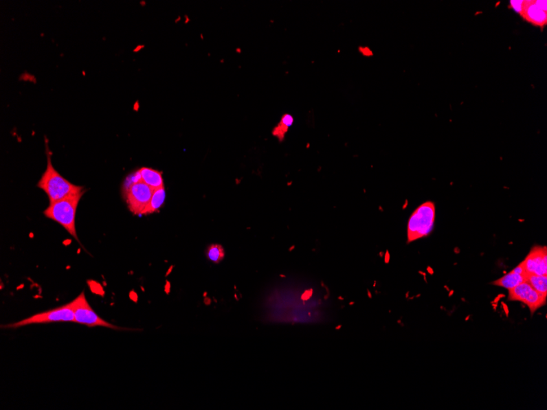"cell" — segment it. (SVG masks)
I'll use <instances>...</instances> for the list:
<instances>
[{"label": "cell", "mask_w": 547, "mask_h": 410, "mask_svg": "<svg viewBox=\"0 0 547 410\" xmlns=\"http://www.w3.org/2000/svg\"><path fill=\"white\" fill-rule=\"evenodd\" d=\"M525 273L537 275H547L546 247H534L526 259L520 263Z\"/></svg>", "instance_id": "cell-8"}, {"label": "cell", "mask_w": 547, "mask_h": 410, "mask_svg": "<svg viewBox=\"0 0 547 410\" xmlns=\"http://www.w3.org/2000/svg\"><path fill=\"white\" fill-rule=\"evenodd\" d=\"M525 279H526L527 283L537 293L547 296V275L525 273Z\"/></svg>", "instance_id": "cell-12"}, {"label": "cell", "mask_w": 547, "mask_h": 410, "mask_svg": "<svg viewBox=\"0 0 547 410\" xmlns=\"http://www.w3.org/2000/svg\"><path fill=\"white\" fill-rule=\"evenodd\" d=\"M37 186L45 191L49 196L50 203L58 202L84 193L82 186L74 185L54 169L51 153L48 150H47V168Z\"/></svg>", "instance_id": "cell-1"}, {"label": "cell", "mask_w": 547, "mask_h": 410, "mask_svg": "<svg viewBox=\"0 0 547 410\" xmlns=\"http://www.w3.org/2000/svg\"><path fill=\"white\" fill-rule=\"evenodd\" d=\"M75 323V315L72 310L70 303L65 306L58 307L53 310L45 311V312L38 313L21 320L19 322L8 324L3 326L4 328H19L32 324H47L54 323Z\"/></svg>", "instance_id": "cell-4"}, {"label": "cell", "mask_w": 547, "mask_h": 410, "mask_svg": "<svg viewBox=\"0 0 547 410\" xmlns=\"http://www.w3.org/2000/svg\"><path fill=\"white\" fill-rule=\"evenodd\" d=\"M519 14L528 23L544 28L547 23L546 1H522Z\"/></svg>", "instance_id": "cell-9"}, {"label": "cell", "mask_w": 547, "mask_h": 410, "mask_svg": "<svg viewBox=\"0 0 547 410\" xmlns=\"http://www.w3.org/2000/svg\"><path fill=\"white\" fill-rule=\"evenodd\" d=\"M153 190L142 181L132 183L126 187L125 196L130 211L135 215H144L150 203Z\"/></svg>", "instance_id": "cell-6"}, {"label": "cell", "mask_w": 547, "mask_h": 410, "mask_svg": "<svg viewBox=\"0 0 547 410\" xmlns=\"http://www.w3.org/2000/svg\"><path fill=\"white\" fill-rule=\"evenodd\" d=\"M547 296L537 293L527 282L509 289V300L520 301L526 305L532 314L546 305Z\"/></svg>", "instance_id": "cell-7"}, {"label": "cell", "mask_w": 547, "mask_h": 410, "mask_svg": "<svg viewBox=\"0 0 547 410\" xmlns=\"http://www.w3.org/2000/svg\"><path fill=\"white\" fill-rule=\"evenodd\" d=\"M139 172L141 176V181L146 183V185L152 187L153 190L164 187V178H162L161 172L155 169L148 168H140Z\"/></svg>", "instance_id": "cell-10"}, {"label": "cell", "mask_w": 547, "mask_h": 410, "mask_svg": "<svg viewBox=\"0 0 547 410\" xmlns=\"http://www.w3.org/2000/svg\"><path fill=\"white\" fill-rule=\"evenodd\" d=\"M526 282L524 275L515 273L514 271L507 273L506 275L503 276L501 279L495 280L491 283L493 285L499 286V287L505 288L506 289H511L516 287V286Z\"/></svg>", "instance_id": "cell-11"}, {"label": "cell", "mask_w": 547, "mask_h": 410, "mask_svg": "<svg viewBox=\"0 0 547 410\" xmlns=\"http://www.w3.org/2000/svg\"><path fill=\"white\" fill-rule=\"evenodd\" d=\"M85 193L66 199L50 203L44 212L49 219L57 222L81 244L76 229V216L80 200Z\"/></svg>", "instance_id": "cell-2"}, {"label": "cell", "mask_w": 547, "mask_h": 410, "mask_svg": "<svg viewBox=\"0 0 547 410\" xmlns=\"http://www.w3.org/2000/svg\"><path fill=\"white\" fill-rule=\"evenodd\" d=\"M70 304L74 312L75 323H76L89 328L104 327L116 330H122V328L115 326L100 317L89 305L87 297H85V292L81 293L78 297L70 302Z\"/></svg>", "instance_id": "cell-5"}, {"label": "cell", "mask_w": 547, "mask_h": 410, "mask_svg": "<svg viewBox=\"0 0 547 410\" xmlns=\"http://www.w3.org/2000/svg\"><path fill=\"white\" fill-rule=\"evenodd\" d=\"M206 254L208 260L216 264L221 262L225 255L223 247L219 244L209 246Z\"/></svg>", "instance_id": "cell-15"}, {"label": "cell", "mask_w": 547, "mask_h": 410, "mask_svg": "<svg viewBox=\"0 0 547 410\" xmlns=\"http://www.w3.org/2000/svg\"><path fill=\"white\" fill-rule=\"evenodd\" d=\"M435 216L434 203L427 202L421 205L410 217L408 227V242L428 236L433 230Z\"/></svg>", "instance_id": "cell-3"}, {"label": "cell", "mask_w": 547, "mask_h": 410, "mask_svg": "<svg viewBox=\"0 0 547 410\" xmlns=\"http://www.w3.org/2000/svg\"><path fill=\"white\" fill-rule=\"evenodd\" d=\"M293 117L290 114H284L281 118V121L273 130V135L277 137L280 141H283L285 134L287 133L289 128L293 125Z\"/></svg>", "instance_id": "cell-14"}, {"label": "cell", "mask_w": 547, "mask_h": 410, "mask_svg": "<svg viewBox=\"0 0 547 410\" xmlns=\"http://www.w3.org/2000/svg\"><path fill=\"white\" fill-rule=\"evenodd\" d=\"M165 198L166 192L164 187L153 191L150 203H149L144 215L150 214V213L156 212L159 210L165 202Z\"/></svg>", "instance_id": "cell-13"}]
</instances>
